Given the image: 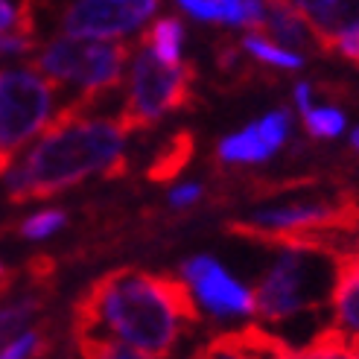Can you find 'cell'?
<instances>
[{"label":"cell","instance_id":"obj_1","mask_svg":"<svg viewBox=\"0 0 359 359\" xmlns=\"http://www.w3.org/2000/svg\"><path fill=\"white\" fill-rule=\"evenodd\" d=\"M196 321L199 304L184 280L140 269L97 278L74 304V333L111 336L152 359H167Z\"/></svg>","mask_w":359,"mask_h":359},{"label":"cell","instance_id":"obj_2","mask_svg":"<svg viewBox=\"0 0 359 359\" xmlns=\"http://www.w3.org/2000/svg\"><path fill=\"white\" fill-rule=\"evenodd\" d=\"M126 135L120 120L91 117L82 102H70L44 126L35 147L4 172L6 196L15 205L50 199L91 175L117 172Z\"/></svg>","mask_w":359,"mask_h":359},{"label":"cell","instance_id":"obj_3","mask_svg":"<svg viewBox=\"0 0 359 359\" xmlns=\"http://www.w3.org/2000/svg\"><path fill=\"white\" fill-rule=\"evenodd\" d=\"M333 251L318 248H283L272 269L260 278L255 298V316L263 321H286L298 313L318 307L330 298V286L336 275Z\"/></svg>","mask_w":359,"mask_h":359},{"label":"cell","instance_id":"obj_4","mask_svg":"<svg viewBox=\"0 0 359 359\" xmlns=\"http://www.w3.org/2000/svg\"><path fill=\"white\" fill-rule=\"evenodd\" d=\"M129 44L120 41H94V39H56L39 56L35 70L53 85H74L91 100L123 82Z\"/></svg>","mask_w":359,"mask_h":359},{"label":"cell","instance_id":"obj_5","mask_svg":"<svg viewBox=\"0 0 359 359\" xmlns=\"http://www.w3.org/2000/svg\"><path fill=\"white\" fill-rule=\"evenodd\" d=\"M193 67L184 62H164L152 50L140 47L129 70V97L120 111L126 132L155 126L164 114L184 109L193 97Z\"/></svg>","mask_w":359,"mask_h":359},{"label":"cell","instance_id":"obj_6","mask_svg":"<svg viewBox=\"0 0 359 359\" xmlns=\"http://www.w3.org/2000/svg\"><path fill=\"white\" fill-rule=\"evenodd\" d=\"M53 97L56 85L39 70H0V178L12 167L15 152L53 120Z\"/></svg>","mask_w":359,"mask_h":359},{"label":"cell","instance_id":"obj_7","mask_svg":"<svg viewBox=\"0 0 359 359\" xmlns=\"http://www.w3.org/2000/svg\"><path fill=\"white\" fill-rule=\"evenodd\" d=\"M161 0H74L62 18L70 39L114 41L140 29L158 12Z\"/></svg>","mask_w":359,"mask_h":359},{"label":"cell","instance_id":"obj_8","mask_svg":"<svg viewBox=\"0 0 359 359\" xmlns=\"http://www.w3.org/2000/svg\"><path fill=\"white\" fill-rule=\"evenodd\" d=\"M182 275H184V283L190 286V292L217 318L255 313V298H251V292L240 280L231 278L222 269V263H217L213 257H208V255L190 257L182 266Z\"/></svg>","mask_w":359,"mask_h":359},{"label":"cell","instance_id":"obj_9","mask_svg":"<svg viewBox=\"0 0 359 359\" xmlns=\"http://www.w3.org/2000/svg\"><path fill=\"white\" fill-rule=\"evenodd\" d=\"M290 126H292V114L278 109L255 123H248L245 129L228 135L219 143L217 155L225 164H260V161H269L286 143Z\"/></svg>","mask_w":359,"mask_h":359},{"label":"cell","instance_id":"obj_10","mask_svg":"<svg viewBox=\"0 0 359 359\" xmlns=\"http://www.w3.org/2000/svg\"><path fill=\"white\" fill-rule=\"evenodd\" d=\"M193 359H295V351L286 345V339L248 325L210 339Z\"/></svg>","mask_w":359,"mask_h":359},{"label":"cell","instance_id":"obj_11","mask_svg":"<svg viewBox=\"0 0 359 359\" xmlns=\"http://www.w3.org/2000/svg\"><path fill=\"white\" fill-rule=\"evenodd\" d=\"M327 301L333 310V327H339L351 342H356L359 339V260L351 251L336 257V275H333Z\"/></svg>","mask_w":359,"mask_h":359},{"label":"cell","instance_id":"obj_12","mask_svg":"<svg viewBox=\"0 0 359 359\" xmlns=\"http://www.w3.org/2000/svg\"><path fill=\"white\" fill-rule=\"evenodd\" d=\"M257 32H263L266 39L278 41L280 47L292 50V53L304 50L307 44H316L307 18L295 6H290V0H266V12H263Z\"/></svg>","mask_w":359,"mask_h":359},{"label":"cell","instance_id":"obj_13","mask_svg":"<svg viewBox=\"0 0 359 359\" xmlns=\"http://www.w3.org/2000/svg\"><path fill=\"white\" fill-rule=\"evenodd\" d=\"M318 47L333 50L342 35L359 32V0H330L318 15L307 18Z\"/></svg>","mask_w":359,"mask_h":359},{"label":"cell","instance_id":"obj_14","mask_svg":"<svg viewBox=\"0 0 359 359\" xmlns=\"http://www.w3.org/2000/svg\"><path fill=\"white\" fill-rule=\"evenodd\" d=\"M196 152V140L190 132H178L167 147H161V152L152 158L149 164V182H172L175 175H182L184 167L190 164V158Z\"/></svg>","mask_w":359,"mask_h":359},{"label":"cell","instance_id":"obj_15","mask_svg":"<svg viewBox=\"0 0 359 359\" xmlns=\"http://www.w3.org/2000/svg\"><path fill=\"white\" fill-rule=\"evenodd\" d=\"M143 47L152 50L164 62H182L184 47V27L178 18H158V21L143 35Z\"/></svg>","mask_w":359,"mask_h":359},{"label":"cell","instance_id":"obj_16","mask_svg":"<svg viewBox=\"0 0 359 359\" xmlns=\"http://www.w3.org/2000/svg\"><path fill=\"white\" fill-rule=\"evenodd\" d=\"M295 359H359V351L339 327H325L310 339V345L298 351Z\"/></svg>","mask_w":359,"mask_h":359},{"label":"cell","instance_id":"obj_17","mask_svg":"<svg viewBox=\"0 0 359 359\" xmlns=\"http://www.w3.org/2000/svg\"><path fill=\"white\" fill-rule=\"evenodd\" d=\"M243 47H245V53H251L255 59H260V62H266V65H275V67H280V70H301V67H304V56H301V53H292V50L280 47L278 41L266 39V35L257 32V29L245 35Z\"/></svg>","mask_w":359,"mask_h":359},{"label":"cell","instance_id":"obj_18","mask_svg":"<svg viewBox=\"0 0 359 359\" xmlns=\"http://www.w3.org/2000/svg\"><path fill=\"white\" fill-rule=\"evenodd\" d=\"M74 336L82 359H152L111 336H97V333H74Z\"/></svg>","mask_w":359,"mask_h":359},{"label":"cell","instance_id":"obj_19","mask_svg":"<svg viewBox=\"0 0 359 359\" xmlns=\"http://www.w3.org/2000/svg\"><path fill=\"white\" fill-rule=\"evenodd\" d=\"M301 117H304L307 135H313L318 140H330V137H339L345 132V114L339 109H330V105H325V109H310Z\"/></svg>","mask_w":359,"mask_h":359},{"label":"cell","instance_id":"obj_20","mask_svg":"<svg viewBox=\"0 0 359 359\" xmlns=\"http://www.w3.org/2000/svg\"><path fill=\"white\" fill-rule=\"evenodd\" d=\"M39 310H41V298H24V301L12 304V307L0 310V348H4L6 342H12V336L21 330Z\"/></svg>","mask_w":359,"mask_h":359},{"label":"cell","instance_id":"obj_21","mask_svg":"<svg viewBox=\"0 0 359 359\" xmlns=\"http://www.w3.org/2000/svg\"><path fill=\"white\" fill-rule=\"evenodd\" d=\"M67 222L65 217V210L59 208H53V210H39V213H32L29 219L21 222V228H18V234L27 237V240H44V237H53L56 231Z\"/></svg>","mask_w":359,"mask_h":359},{"label":"cell","instance_id":"obj_22","mask_svg":"<svg viewBox=\"0 0 359 359\" xmlns=\"http://www.w3.org/2000/svg\"><path fill=\"white\" fill-rule=\"evenodd\" d=\"M175 4L190 18H196V21H205V24L219 21L222 24V4H217V0H175Z\"/></svg>","mask_w":359,"mask_h":359},{"label":"cell","instance_id":"obj_23","mask_svg":"<svg viewBox=\"0 0 359 359\" xmlns=\"http://www.w3.org/2000/svg\"><path fill=\"white\" fill-rule=\"evenodd\" d=\"M199 196H202V184H182V187H175L170 193V205L172 208H187L193 202H199Z\"/></svg>","mask_w":359,"mask_h":359},{"label":"cell","instance_id":"obj_24","mask_svg":"<svg viewBox=\"0 0 359 359\" xmlns=\"http://www.w3.org/2000/svg\"><path fill=\"white\" fill-rule=\"evenodd\" d=\"M330 4V0H290V6H295L304 18H313V15H318L321 9H325Z\"/></svg>","mask_w":359,"mask_h":359},{"label":"cell","instance_id":"obj_25","mask_svg":"<svg viewBox=\"0 0 359 359\" xmlns=\"http://www.w3.org/2000/svg\"><path fill=\"white\" fill-rule=\"evenodd\" d=\"M295 105H298L301 114H307V111L313 109V88H310L307 82H301V85L295 88Z\"/></svg>","mask_w":359,"mask_h":359},{"label":"cell","instance_id":"obj_26","mask_svg":"<svg viewBox=\"0 0 359 359\" xmlns=\"http://www.w3.org/2000/svg\"><path fill=\"white\" fill-rule=\"evenodd\" d=\"M351 143H353V149H359V126L351 132Z\"/></svg>","mask_w":359,"mask_h":359},{"label":"cell","instance_id":"obj_27","mask_svg":"<svg viewBox=\"0 0 359 359\" xmlns=\"http://www.w3.org/2000/svg\"><path fill=\"white\" fill-rule=\"evenodd\" d=\"M353 348H356V351H359V339H356V342H353Z\"/></svg>","mask_w":359,"mask_h":359},{"label":"cell","instance_id":"obj_28","mask_svg":"<svg viewBox=\"0 0 359 359\" xmlns=\"http://www.w3.org/2000/svg\"><path fill=\"white\" fill-rule=\"evenodd\" d=\"M217 4H228V0H217Z\"/></svg>","mask_w":359,"mask_h":359}]
</instances>
